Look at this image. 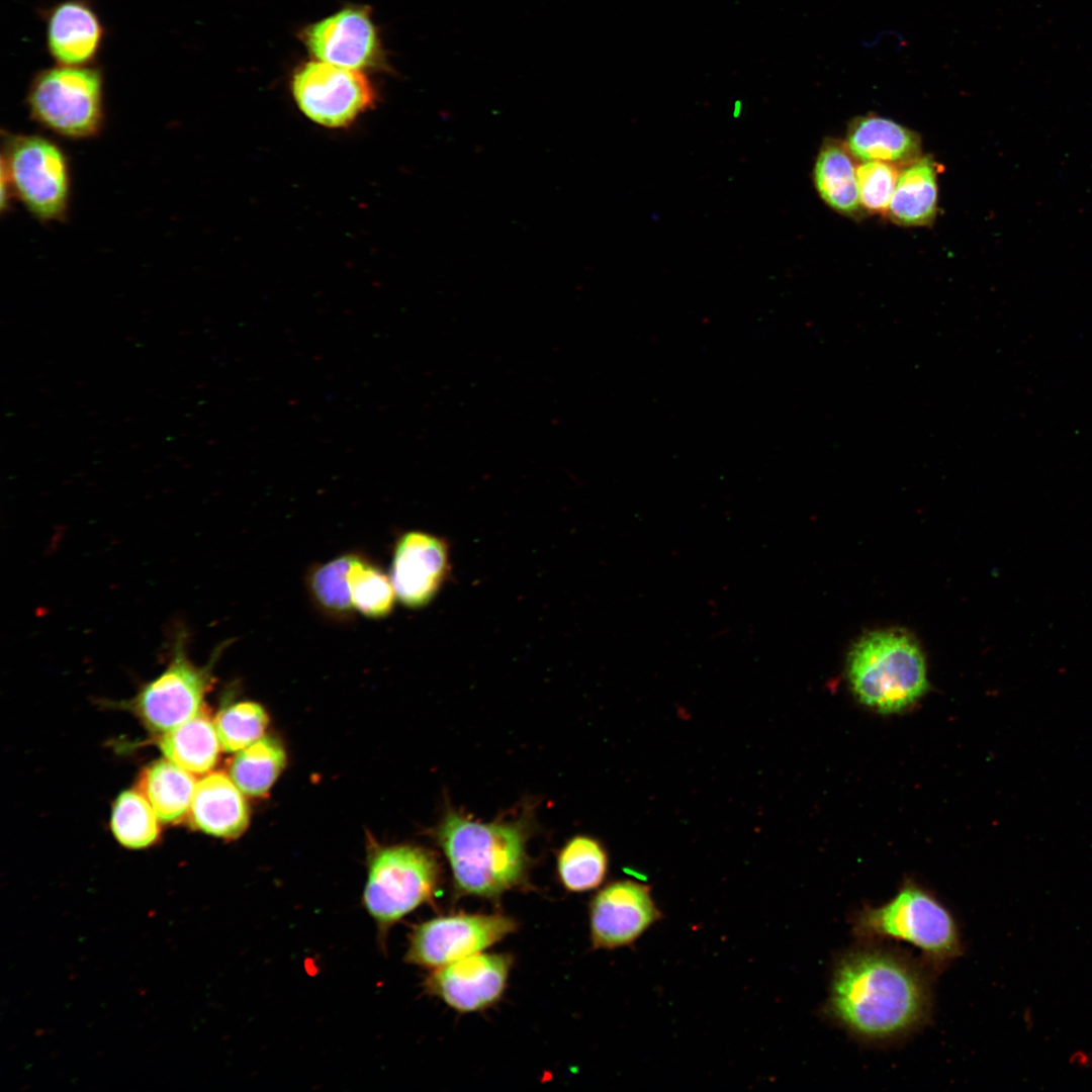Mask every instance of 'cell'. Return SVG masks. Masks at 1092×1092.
I'll use <instances>...</instances> for the list:
<instances>
[{
	"label": "cell",
	"instance_id": "obj_11",
	"mask_svg": "<svg viewBox=\"0 0 1092 1092\" xmlns=\"http://www.w3.org/2000/svg\"><path fill=\"white\" fill-rule=\"evenodd\" d=\"M301 38L317 60L339 67L362 71L383 61L370 9L364 6L346 7L307 26Z\"/></svg>",
	"mask_w": 1092,
	"mask_h": 1092
},
{
	"label": "cell",
	"instance_id": "obj_3",
	"mask_svg": "<svg viewBox=\"0 0 1092 1092\" xmlns=\"http://www.w3.org/2000/svg\"><path fill=\"white\" fill-rule=\"evenodd\" d=\"M859 941L895 939L916 947L933 971L963 954L964 944L952 913L925 889L907 883L888 902L863 906L852 918Z\"/></svg>",
	"mask_w": 1092,
	"mask_h": 1092
},
{
	"label": "cell",
	"instance_id": "obj_25",
	"mask_svg": "<svg viewBox=\"0 0 1092 1092\" xmlns=\"http://www.w3.org/2000/svg\"><path fill=\"white\" fill-rule=\"evenodd\" d=\"M214 725L221 748L238 752L262 738L268 716L261 705L240 702L221 709L214 719Z\"/></svg>",
	"mask_w": 1092,
	"mask_h": 1092
},
{
	"label": "cell",
	"instance_id": "obj_15",
	"mask_svg": "<svg viewBox=\"0 0 1092 1092\" xmlns=\"http://www.w3.org/2000/svg\"><path fill=\"white\" fill-rule=\"evenodd\" d=\"M41 15L47 50L56 65H97L106 28L91 0H61Z\"/></svg>",
	"mask_w": 1092,
	"mask_h": 1092
},
{
	"label": "cell",
	"instance_id": "obj_22",
	"mask_svg": "<svg viewBox=\"0 0 1092 1092\" xmlns=\"http://www.w3.org/2000/svg\"><path fill=\"white\" fill-rule=\"evenodd\" d=\"M286 754L280 741L262 737L239 750L230 765V777L246 795H265L282 771Z\"/></svg>",
	"mask_w": 1092,
	"mask_h": 1092
},
{
	"label": "cell",
	"instance_id": "obj_21",
	"mask_svg": "<svg viewBox=\"0 0 1092 1092\" xmlns=\"http://www.w3.org/2000/svg\"><path fill=\"white\" fill-rule=\"evenodd\" d=\"M196 785L192 772L164 758L142 770L136 790L161 822L178 823L188 814Z\"/></svg>",
	"mask_w": 1092,
	"mask_h": 1092
},
{
	"label": "cell",
	"instance_id": "obj_2",
	"mask_svg": "<svg viewBox=\"0 0 1092 1092\" xmlns=\"http://www.w3.org/2000/svg\"><path fill=\"white\" fill-rule=\"evenodd\" d=\"M437 837L461 895L492 898L526 876V831L518 822L481 823L449 811Z\"/></svg>",
	"mask_w": 1092,
	"mask_h": 1092
},
{
	"label": "cell",
	"instance_id": "obj_12",
	"mask_svg": "<svg viewBox=\"0 0 1092 1092\" xmlns=\"http://www.w3.org/2000/svg\"><path fill=\"white\" fill-rule=\"evenodd\" d=\"M513 964L512 957L474 953L432 972L425 989L458 1012L485 1009L502 997Z\"/></svg>",
	"mask_w": 1092,
	"mask_h": 1092
},
{
	"label": "cell",
	"instance_id": "obj_13",
	"mask_svg": "<svg viewBox=\"0 0 1092 1092\" xmlns=\"http://www.w3.org/2000/svg\"><path fill=\"white\" fill-rule=\"evenodd\" d=\"M661 914L647 886L619 881L602 889L589 908L595 948L614 949L636 940Z\"/></svg>",
	"mask_w": 1092,
	"mask_h": 1092
},
{
	"label": "cell",
	"instance_id": "obj_27",
	"mask_svg": "<svg viewBox=\"0 0 1092 1092\" xmlns=\"http://www.w3.org/2000/svg\"><path fill=\"white\" fill-rule=\"evenodd\" d=\"M356 555L347 554L317 567L309 584L316 602L326 610L345 614L354 607L350 588V570Z\"/></svg>",
	"mask_w": 1092,
	"mask_h": 1092
},
{
	"label": "cell",
	"instance_id": "obj_4",
	"mask_svg": "<svg viewBox=\"0 0 1092 1092\" xmlns=\"http://www.w3.org/2000/svg\"><path fill=\"white\" fill-rule=\"evenodd\" d=\"M847 671L858 701L883 713L908 708L928 687L918 644L898 630L872 632L859 639L849 653Z\"/></svg>",
	"mask_w": 1092,
	"mask_h": 1092
},
{
	"label": "cell",
	"instance_id": "obj_18",
	"mask_svg": "<svg viewBox=\"0 0 1092 1092\" xmlns=\"http://www.w3.org/2000/svg\"><path fill=\"white\" fill-rule=\"evenodd\" d=\"M937 166L922 155L900 169L888 215L897 224L922 226L932 222L937 213Z\"/></svg>",
	"mask_w": 1092,
	"mask_h": 1092
},
{
	"label": "cell",
	"instance_id": "obj_20",
	"mask_svg": "<svg viewBox=\"0 0 1092 1092\" xmlns=\"http://www.w3.org/2000/svg\"><path fill=\"white\" fill-rule=\"evenodd\" d=\"M166 758L192 774H205L217 762L220 741L206 707L162 734L158 742Z\"/></svg>",
	"mask_w": 1092,
	"mask_h": 1092
},
{
	"label": "cell",
	"instance_id": "obj_8",
	"mask_svg": "<svg viewBox=\"0 0 1092 1092\" xmlns=\"http://www.w3.org/2000/svg\"><path fill=\"white\" fill-rule=\"evenodd\" d=\"M187 640L186 630L178 628L166 668L126 704L153 733L162 735L193 717L211 687L212 666L219 650L208 664L198 666L187 654Z\"/></svg>",
	"mask_w": 1092,
	"mask_h": 1092
},
{
	"label": "cell",
	"instance_id": "obj_9",
	"mask_svg": "<svg viewBox=\"0 0 1092 1092\" xmlns=\"http://www.w3.org/2000/svg\"><path fill=\"white\" fill-rule=\"evenodd\" d=\"M291 91L298 108L308 119L330 128L350 125L375 100L374 89L362 71L320 60L306 62L296 69Z\"/></svg>",
	"mask_w": 1092,
	"mask_h": 1092
},
{
	"label": "cell",
	"instance_id": "obj_6",
	"mask_svg": "<svg viewBox=\"0 0 1092 1092\" xmlns=\"http://www.w3.org/2000/svg\"><path fill=\"white\" fill-rule=\"evenodd\" d=\"M440 869L435 856L413 845L380 848L369 860L363 906L374 920L382 940L388 930L439 889Z\"/></svg>",
	"mask_w": 1092,
	"mask_h": 1092
},
{
	"label": "cell",
	"instance_id": "obj_24",
	"mask_svg": "<svg viewBox=\"0 0 1092 1092\" xmlns=\"http://www.w3.org/2000/svg\"><path fill=\"white\" fill-rule=\"evenodd\" d=\"M608 858L601 844L586 836L572 838L558 855V876L565 889L585 892L604 880Z\"/></svg>",
	"mask_w": 1092,
	"mask_h": 1092
},
{
	"label": "cell",
	"instance_id": "obj_7",
	"mask_svg": "<svg viewBox=\"0 0 1092 1092\" xmlns=\"http://www.w3.org/2000/svg\"><path fill=\"white\" fill-rule=\"evenodd\" d=\"M1 171L13 195L38 220H63L71 195L69 160L63 149L40 134L7 133Z\"/></svg>",
	"mask_w": 1092,
	"mask_h": 1092
},
{
	"label": "cell",
	"instance_id": "obj_10",
	"mask_svg": "<svg viewBox=\"0 0 1092 1092\" xmlns=\"http://www.w3.org/2000/svg\"><path fill=\"white\" fill-rule=\"evenodd\" d=\"M516 929V921L500 914L436 917L414 927L404 960L422 968L438 969L482 951Z\"/></svg>",
	"mask_w": 1092,
	"mask_h": 1092
},
{
	"label": "cell",
	"instance_id": "obj_17",
	"mask_svg": "<svg viewBox=\"0 0 1092 1092\" xmlns=\"http://www.w3.org/2000/svg\"><path fill=\"white\" fill-rule=\"evenodd\" d=\"M844 145L860 162L904 166L921 156V139L917 132L874 113L856 116L850 121Z\"/></svg>",
	"mask_w": 1092,
	"mask_h": 1092
},
{
	"label": "cell",
	"instance_id": "obj_23",
	"mask_svg": "<svg viewBox=\"0 0 1092 1092\" xmlns=\"http://www.w3.org/2000/svg\"><path fill=\"white\" fill-rule=\"evenodd\" d=\"M160 819L138 790L122 792L115 800L110 826L115 839L124 847L145 848L160 836Z\"/></svg>",
	"mask_w": 1092,
	"mask_h": 1092
},
{
	"label": "cell",
	"instance_id": "obj_29",
	"mask_svg": "<svg viewBox=\"0 0 1092 1092\" xmlns=\"http://www.w3.org/2000/svg\"><path fill=\"white\" fill-rule=\"evenodd\" d=\"M1069 1063L1079 1069H1092V1046L1074 1051L1069 1057Z\"/></svg>",
	"mask_w": 1092,
	"mask_h": 1092
},
{
	"label": "cell",
	"instance_id": "obj_26",
	"mask_svg": "<svg viewBox=\"0 0 1092 1092\" xmlns=\"http://www.w3.org/2000/svg\"><path fill=\"white\" fill-rule=\"evenodd\" d=\"M353 607L361 614L380 618L393 608L395 590L390 577L356 557L349 575Z\"/></svg>",
	"mask_w": 1092,
	"mask_h": 1092
},
{
	"label": "cell",
	"instance_id": "obj_30",
	"mask_svg": "<svg viewBox=\"0 0 1092 1092\" xmlns=\"http://www.w3.org/2000/svg\"><path fill=\"white\" fill-rule=\"evenodd\" d=\"M1023 1023L1027 1030L1034 1026V1015L1031 1009L1026 1008L1023 1011Z\"/></svg>",
	"mask_w": 1092,
	"mask_h": 1092
},
{
	"label": "cell",
	"instance_id": "obj_28",
	"mask_svg": "<svg viewBox=\"0 0 1092 1092\" xmlns=\"http://www.w3.org/2000/svg\"><path fill=\"white\" fill-rule=\"evenodd\" d=\"M898 167L878 161L860 162L856 166L858 195L863 210L880 214L888 212L900 173Z\"/></svg>",
	"mask_w": 1092,
	"mask_h": 1092
},
{
	"label": "cell",
	"instance_id": "obj_16",
	"mask_svg": "<svg viewBox=\"0 0 1092 1092\" xmlns=\"http://www.w3.org/2000/svg\"><path fill=\"white\" fill-rule=\"evenodd\" d=\"M231 777L214 771L197 782L187 814L189 824L204 833L235 838L249 824V807Z\"/></svg>",
	"mask_w": 1092,
	"mask_h": 1092
},
{
	"label": "cell",
	"instance_id": "obj_14",
	"mask_svg": "<svg viewBox=\"0 0 1092 1092\" xmlns=\"http://www.w3.org/2000/svg\"><path fill=\"white\" fill-rule=\"evenodd\" d=\"M449 572L448 548L440 538L410 532L398 540L390 579L397 599L406 607L426 606Z\"/></svg>",
	"mask_w": 1092,
	"mask_h": 1092
},
{
	"label": "cell",
	"instance_id": "obj_1",
	"mask_svg": "<svg viewBox=\"0 0 1092 1092\" xmlns=\"http://www.w3.org/2000/svg\"><path fill=\"white\" fill-rule=\"evenodd\" d=\"M932 1003L922 964L882 941H860L836 959L823 1013L858 1041L888 1044L924 1026Z\"/></svg>",
	"mask_w": 1092,
	"mask_h": 1092
},
{
	"label": "cell",
	"instance_id": "obj_19",
	"mask_svg": "<svg viewBox=\"0 0 1092 1092\" xmlns=\"http://www.w3.org/2000/svg\"><path fill=\"white\" fill-rule=\"evenodd\" d=\"M844 143L824 141L813 168V181L820 198L840 214L856 217L862 211L856 166Z\"/></svg>",
	"mask_w": 1092,
	"mask_h": 1092
},
{
	"label": "cell",
	"instance_id": "obj_5",
	"mask_svg": "<svg viewBox=\"0 0 1092 1092\" xmlns=\"http://www.w3.org/2000/svg\"><path fill=\"white\" fill-rule=\"evenodd\" d=\"M25 104L31 119L58 135L82 140L104 126V72L100 66L54 65L35 72Z\"/></svg>",
	"mask_w": 1092,
	"mask_h": 1092
}]
</instances>
